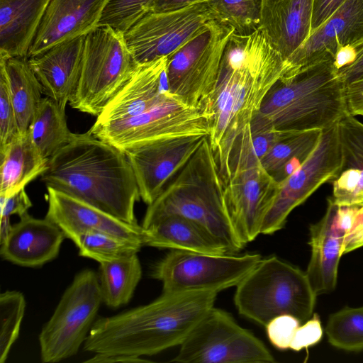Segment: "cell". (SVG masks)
Returning a JSON list of instances; mask_svg holds the SVG:
<instances>
[{
  "instance_id": "30",
  "label": "cell",
  "mask_w": 363,
  "mask_h": 363,
  "mask_svg": "<svg viewBox=\"0 0 363 363\" xmlns=\"http://www.w3.org/2000/svg\"><path fill=\"white\" fill-rule=\"evenodd\" d=\"M322 131L291 132L261 160L262 167L278 182L298 169L317 147Z\"/></svg>"
},
{
  "instance_id": "13",
  "label": "cell",
  "mask_w": 363,
  "mask_h": 363,
  "mask_svg": "<svg viewBox=\"0 0 363 363\" xmlns=\"http://www.w3.org/2000/svg\"><path fill=\"white\" fill-rule=\"evenodd\" d=\"M213 18L207 2L150 12L124 33L136 65L170 57L203 31Z\"/></svg>"
},
{
  "instance_id": "3",
  "label": "cell",
  "mask_w": 363,
  "mask_h": 363,
  "mask_svg": "<svg viewBox=\"0 0 363 363\" xmlns=\"http://www.w3.org/2000/svg\"><path fill=\"white\" fill-rule=\"evenodd\" d=\"M40 176L46 187L138 224L134 207L140 196L127 156L89 130L51 156Z\"/></svg>"
},
{
  "instance_id": "10",
  "label": "cell",
  "mask_w": 363,
  "mask_h": 363,
  "mask_svg": "<svg viewBox=\"0 0 363 363\" xmlns=\"http://www.w3.org/2000/svg\"><path fill=\"white\" fill-rule=\"evenodd\" d=\"M256 253L211 255L171 250L152 267L162 292L211 291L236 286L261 260Z\"/></svg>"
},
{
  "instance_id": "44",
  "label": "cell",
  "mask_w": 363,
  "mask_h": 363,
  "mask_svg": "<svg viewBox=\"0 0 363 363\" xmlns=\"http://www.w3.org/2000/svg\"><path fill=\"white\" fill-rule=\"evenodd\" d=\"M345 0H314L311 33L320 26Z\"/></svg>"
},
{
  "instance_id": "26",
  "label": "cell",
  "mask_w": 363,
  "mask_h": 363,
  "mask_svg": "<svg viewBox=\"0 0 363 363\" xmlns=\"http://www.w3.org/2000/svg\"><path fill=\"white\" fill-rule=\"evenodd\" d=\"M50 0H0V57L28 59Z\"/></svg>"
},
{
  "instance_id": "38",
  "label": "cell",
  "mask_w": 363,
  "mask_h": 363,
  "mask_svg": "<svg viewBox=\"0 0 363 363\" xmlns=\"http://www.w3.org/2000/svg\"><path fill=\"white\" fill-rule=\"evenodd\" d=\"M19 133L6 72L0 64V150Z\"/></svg>"
},
{
  "instance_id": "6",
  "label": "cell",
  "mask_w": 363,
  "mask_h": 363,
  "mask_svg": "<svg viewBox=\"0 0 363 363\" xmlns=\"http://www.w3.org/2000/svg\"><path fill=\"white\" fill-rule=\"evenodd\" d=\"M235 287L238 313L263 326L281 315L301 323L313 315L317 294L306 272L276 256L261 259Z\"/></svg>"
},
{
  "instance_id": "21",
  "label": "cell",
  "mask_w": 363,
  "mask_h": 363,
  "mask_svg": "<svg viewBox=\"0 0 363 363\" xmlns=\"http://www.w3.org/2000/svg\"><path fill=\"white\" fill-rule=\"evenodd\" d=\"M108 0H50L28 58L52 46L86 35L97 28Z\"/></svg>"
},
{
  "instance_id": "43",
  "label": "cell",
  "mask_w": 363,
  "mask_h": 363,
  "mask_svg": "<svg viewBox=\"0 0 363 363\" xmlns=\"http://www.w3.org/2000/svg\"><path fill=\"white\" fill-rule=\"evenodd\" d=\"M363 246V202L357 203L352 226L347 235L344 254Z\"/></svg>"
},
{
  "instance_id": "31",
  "label": "cell",
  "mask_w": 363,
  "mask_h": 363,
  "mask_svg": "<svg viewBox=\"0 0 363 363\" xmlns=\"http://www.w3.org/2000/svg\"><path fill=\"white\" fill-rule=\"evenodd\" d=\"M28 131L38 150L48 159L76 135L67 126L65 108L48 96L42 99Z\"/></svg>"
},
{
  "instance_id": "28",
  "label": "cell",
  "mask_w": 363,
  "mask_h": 363,
  "mask_svg": "<svg viewBox=\"0 0 363 363\" xmlns=\"http://www.w3.org/2000/svg\"><path fill=\"white\" fill-rule=\"evenodd\" d=\"M0 153V196L5 197L25 189L41 175L49 160L38 150L28 131L19 133Z\"/></svg>"
},
{
  "instance_id": "22",
  "label": "cell",
  "mask_w": 363,
  "mask_h": 363,
  "mask_svg": "<svg viewBox=\"0 0 363 363\" xmlns=\"http://www.w3.org/2000/svg\"><path fill=\"white\" fill-rule=\"evenodd\" d=\"M66 238L61 229L46 219L35 218L28 213L11 225L0 243L1 257L13 264L37 267L56 258Z\"/></svg>"
},
{
  "instance_id": "23",
  "label": "cell",
  "mask_w": 363,
  "mask_h": 363,
  "mask_svg": "<svg viewBox=\"0 0 363 363\" xmlns=\"http://www.w3.org/2000/svg\"><path fill=\"white\" fill-rule=\"evenodd\" d=\"M84 40L85 35L59 43L28 60L43 94L63 108L79 81Z\"/></svg>"
},
{
  "instance_id": "1",
  "label": "cell",
  "mask_w": 363,
  "mask_h": 363,
  "mask_svg": "<svg viewBox=\"0 0 363 363\" xmlns=\"http://www.w3.org/2000/svg\"><path fill=\"white\" fill-rule=\"evenodd\" d=\"M285 71L284 60L262 27L250 34L233 33L216 86L202 109L209 121L208 138L224 185L230 177V155L238 137Z\"/></svg>"
},
{
  "instance_id": "2",
  "label": "cell",
  "mask_w": 363,
  "mask_h": 363,
  "mask_svg": "<svg viewBox=\"0 0 363 363\" xmlns=\"http://www.w3.org/2000/svg\"><path fill=\"white\" fill-rule=\"evenodd\" d=\"M211 291L162 292L153 301L98 318L84 350L105 355L151 356L180 346L214 306Z\"/></svg>"
},
{
  "instance_id": "15",
  "label": "cell",
  "mask_w": 363,
  "mask_h": 363,
  "mask_svg": "<svg viewBox=\"0 0 363 363\" xmlns=\"http://www.w3.org/2000/svg\"><path fill=\"white\" fill-rule=\"evenodd\" d=\"M278 186L260 163L235 170L224 185L227 214L243 247L261 234L264 218Z\"/></svg>"
},
{
  "instance_id": "5",
  "label": "cell",
  "mask_w": 363,
  "mask_h": 363,
  "mask_svg": "<svg viewBox=\"0 0 363 363\" xmlns=\"http://www.w3.org/2000/svg\"><path fill=\"white\" fill-rule=\"evenodd\" d=\"M169 216L188 218L219 240L228 253L243 248L228 218L224 182L208 136L184 167L146 210L144 229Z\"/></svg>"
},
{
  "instance_id": "11",
  "label": "cell",
  "mask_w": 363,
  "mask_h": 363,
  "mask_svg": "<svg viewBox=\"0 0 363 363\" xmlns=\"http://www.w3.org/2000/svg\"><path fill=\"white\" fill-rule=\"evenodd\" d=\"M265 345L239 325L228 312L214 306L180 345L172 359L183 363H272Z\"/></svg>"
},
{
  "instance_id": "40",
  "label": "cell",
  "mask_w": 363,
  "mask_h": 363,
  "mask_svg": "<svg viewBox=\"0 0 363 363\" xmlns=\"http://www.w3.org/2000/svg\"><path fill=\"white\" fill-rule=\"evenodd\" d=\"M301 323L298 318L288 314L273 318L265 326L270 342L279 350L289 349L295 332Z\"/></svg>"
},
{
  "instance_id": "29",
  "label": "cell",
  "mask_w": 363,
  "mask_h": 363,
  "mask_svg": "<svg viewBox=\"0 0 363 363\" xmlns=\"http://www.w3.org/2000/svg\"><path fill=\"white\" fill-rule=\"evenodd\" d=\"M28 59L0 57L20 133L28 132L42 100L43 87L30 68Z\"/></svg>"
},
{
  "instance_id": "41",
  "label": "cell",
  "mask_w": 363,
  "mask_h": 363,
  "mask_svg": "<svg viewBox=\"0 0 363 363\" xmlns=\"http://www.w3.org/2000/svg\"><path fill=\"white\" fill-rule=\"evenodd\" d=\"M323 336V328L318 314H313L303 325L297 328L290 344L289 349L300 351L317 344Z\"/></svg>"
},
{
  "instance_id": "16",
  "label": "cell",
  "mask_w": 363,
  "mask_h": 363,
  "mask_svg": "<svg viewBox=\"0 0 363 363\" xmlns=\"http://www.w3.org/2000/svg\"><path fill=\"white\" fill-rule=\"evenodd\" d=\"M207 136L195 135L166 138L124 152L144 203L150 205L157 198Z\"/></svg>"
},
{
  "instance_id": "47",
  "label": "cell",
  "mask_w": 363,
  "mask_h": 363,
  "mask_svg": "<svg viewBox=\"0 0 363 363\" xmlns=\"http://www.w3.org/2000/svg\"><path fill=\"white\" fill-rule=\"evenodd\" d=\"M147 359H143L140 357L128 356V355H105L95 354V355L86 360L85 362L91 363H114V362H147Z\"/></svg>"
},
{
  "instance_id": "35",
  "label": "cell",
  "mask_w": 363,
  "mask_h": 363,
  "mask_svg": "<svg viewBox=\"0 0 363 363\" xmlns=\"http://www.w3.org/2000/svg\"><path fill=\"white\" fill-rule=\"evenodd\" d=\"M325 333L334 347L347 351L363 350V306L346 307L331 314Z\"/></svg>"
},
{
  "instance_id": "34",
  "label": "cell",
  "mask_w": 363,
  "mask_h": 363,
  "mask_svg": "<svg viewBox=\"0 0 363 363\" xmlns=\"http://www.w3.org/2000/svg\"><path fill=\"white\" fill-rule=\"evenodd\" d=\"M81 257L99 264L123 259L138 254L142 244L104 233H87L74 242Z\"/></svg>"
},
{
  "instance_id": "36",
  "label": "cell",
  "mask_w": 363,
  "mask_h": 363,
  "mask_svg": "<svg viewBox=\"0 0 363 363\" xmlns=\"http://www.w3.org/2000/svg\"><path fill=\"white\" fill-rule=\"evenodd\" d=\"M26 309L23 294L6 291L0 294V362L4 363L17 340Z\"/></svg>"
},
{
  "instance_id": "17",
  "label": "cell",
  "mask_w": 363,
  "mask_h": 363,
  "mask_svg": "<svg viewBox=\"0 0 363 363\" xmlns=\"http://www.w3.org/2000/svg\"><path fill=\"white\" fill-rule=\"evenodd\" d=\"M354 206H340L330 197L323 217L310 227L311 259L306 274L317 295L333 291L340 259L355 217Z\"/></svg>"
},
{
  "instance_id": "8",
  "label": "cell",
  "mask_w": 363,
  "mask_h": 363,
  "mask_svg": "<svg viewBox=\"0 0 363 363\" xmlns=\"http://www.w3.org/2000/svg\"><path fill=\"white\" fill-rule=\"evenodd\" d=\"M102 302L98 274L90 269L78 272L39 335L41 361L55 363L75 355Z\"/></svg>"
},
{
  "instance_id": "18",
  "label": "cell",
  "mask_w": 363,
  "mask_h": 363,
  "mask_svg": "<svg viewBox=\"0 0 363 363\" xmlns=\"http://www.w3.org/2000/svg\"><path fill=\"white\" fill-rule=\"evenodd\" d=\"M363 41V0H345L285 62L290 75Z\"/></svg>"
},
{
  "instance_id": "7",
  "label": "cell",
  "mask_w": 363,
  "mask_h": 363,
  "mask_svg": "<svg viewBox=\"0 0 363 363\" xmlns=\"http://www.w3.org/2000/svg\"><path fill=\"white\" fill-rule=\"evenodd\" d=\"M136 65L123 33L96 28L85 35L81 75L70 106L99 116Z\"/></svg>"
},
{
  "instance_id": "32",
  "label": "cell",
  "mask_w": 363,
  "mask_h": 363,
  "mask_svg": "<svg viewBox=\"0 0 363 363\" xmlns=\"http://www.w3.org/2000/svg\"><path fill=\"white\" fill-rule=\"evenodd\" d=\"M99 281L103 302L117 308L128 303L142 277L138 255L99 264Z\"/></svg>"
},
{
  "instance_id": "39",
  "label": "cell",
  "mask_w": 363,
  "mask_h": 363,
  "mask_svg": "<svg viewBox=\"0 0 363 363\" xmlns=\"http://www.w3.org/2000/svg\"><path fill=\"white\" fill-rule=\"evenodd\" d=\"M1 206V229L0 243L6 238L11 227L10 218L16 214L19 217L28 213V210L32 206V202L23 189L9 196H0Z\"/></svg>"
},
{
  "instance_id": "4",
  "label": "cell",
  "mask_w": 363,
  "mask_h": 363,
  "mask_svg": "<svg viewBox=\"0 0 363 363\" xmlns=\"http://www.w3.org/2000/svg\"><path fill=\"white\" fill-rule=\"evenodd\" d=\"M347 113L346 86L334 60L327 58L282 75L264 98L250 128L252 132L323 130Z\"/></svg>"
},
{
  "instance_id": "27",
  "label": "cell",
  "mask_w": 363,
  "mask_h": 363,
  "mask_svg": "<svg viewBox=\"0 0 363 363\" xmlns=\"http://www.w3.org/2000/svg\"><path fill=\"white\" fill-rule=\"evenodd\" d=\"M143 245L211 255L230 254L201 225L179 216L165 217L148 228H143Z\"/></svg>"
},
{
  "instance_id": "42",
  "label": "cell",
  "mask_w": 363,
  "mask_h": 363,
  "mask_svg": "<svg viewBox=\"0 0 363 363\" xmlns=\"http://www.w3.org/2000/svg\"><path fill=\"white\" fill-rule=\"evenodd\" d=\"M352 46L355 52L354 61L338 70V75L345 86L363 78V41Z\"/></svg>"
},
{
  "instance_id": "33",
  "label": "cell",
  "mask_w": 363,
  "mask_h": 363,
  "mask_svg": "<svg viewBox=\"0 0 363 363\" xmlns=\"http://www.w3.org/2000/svg\"><path fill=\"white\" fill-rule=\"evenodd\" d=\"M263 0H211L213 20L238 34H250L261 27Z\"/></svg>"
},
{
  "instance_id": "25",
  "label": "cell",
  "mask_w": 363,
  "mask_h": 363,
  "mask_svg": "<svg viewBox=\"0 0 363 363\" xmlns=\"http://www.w3.org/2000/svg\"><path fill=\"white\" fill-rule=\"evenodd\" d=\"M340 167L330 181V198L341 206L363 202V123L350 113L337 122Z\"/></svg>"
},
{
  "instance_id": "45",
  "label": "cell",
  "mask_w": 363,
  "mask_h": 363,
  "mask_svg": "<svg viewBox=\"0 0 363 363\" xmlns=\"http://www.w3.org/2000/svg\"><path fill=\"white\" fill-rule=\"evenodd\" d=\"M346 101L351 115L363 116V78L346 86Z\"/></svg>"
},
{
  "instance_id": "24",
  "label": "cell",
  "mask_w": 363,
  "mask_h": 363,
  "mask_svg": "<svg viewBox=\"0 0 363 363\" xmlns=\"http://www.w3.org/2000/svg\"><path fill=\"white\" fill-rule=\"evenodd\" d=\"M314 0H263L261 27L284 61L311 34Z\"/></svg>"
},
{
  "instance_id": "37",
  "label": "cell",
  "mask_w": 363,
  "mask_h": 363,
  "mask_svg": "<svg viewBox=\"0 0 363 363\" xmlns=\"http://www.w3.org/2000/svg\"><path fill=\"white\" fill-rule=\"evenodd\" d=\"M155 0H108L97 27L108 26L125 33L151 12Z\"/></svg>"
},
{
  "instance_id": "14",
  "label": "cell",
  "mask_w": 363,
  "mask_h": 363,
  "mask_svg": "<svg viewBox=\"0 0 363 363\" xmlns=\"http://www.w3.org/2000/svg\"><path fill=\"white\" fill-rule=\"evenodd\" d=\"M342 161L337 123L322 131L307 160L279 183L277 194L262 224L261 234L272 235L285 225L290 213L325 182H330Z\"/></svg>"
},
{
  "instance_id": "9",
  "label": "cell",
  "mask_w": 363,
  "mask_h": 363,
  "mask_svg": "<svg viewBox=\"0 0 363 363\" xmlns=\"http://www.w3.org/2000/svg\"><path fill=\"white\" fill-rule=\"evenodd\" d=\"M234 31L212 19L200 34L168 57L167 91L202 111L214 90L225 48Z\"/></svg>"
},
{
  "instance_id": "46",
  "label": "cell",
  "mask_w": 363,
  "mask_h": 363,
  "mask_svg": "<svg viewBox=\"0 0 363 363\" xmlns=\"http://www.w3.org/2000/svg\"><path fill=\"white\" fill-rule=\"evenodd\" d=\"M209 1L211 0H155L151 12L172 11L196 3L208 2Z\"/></svg>"
},
{
  "instance_id": "20",
  "label": "cell",
  "mask_w": 363,
  "mask_h": 363,
  "mask_svg": "<svg viewBox=\"0 0 363 363\" xmlns=\"http://www.w3.org/2000/svg\"><path fill=\"white\" fill-rule=\"evenodd\" d=\"M168 57L137 65L128 79L108 102L94 124L101 125L139 115L169 96L166 67Z\"/></svg>"
},
{
  "instance_id": "19",
  "label": "cell",
  "mask_w": 363,
  "mask_h": 363,
  "mask_svg": "<svg viewBox=\"0 0 363 363\" xmlns=\"http://www.w3.org/2000/svg\"><path fill=\"white\" fill-rule=\"evenodd\" d=\"M45 218L57 225L74 243L87 233H104L143 245V228L123 221L92 205L47 187Z\"/></svg>"
},
{
  "instance_id": "12",
  "label": "cell",
  "mask_w": 363,
  "mask_h": 363,
  "mask_svg": "<svg viewBox=\"0 0 363 363\" xmlns=\"http://www.w3.org/2000/svg\"><path fill=\"white\" fill-rule=\"evenodd\" d=\"M96 138L122 152L154 141L186 135H208L209 121L199 108L169 96L150 109L131 118L89 129Z\"/></svg>"
}]
</instances>
